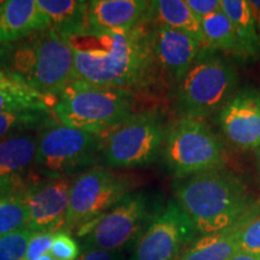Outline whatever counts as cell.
<instances>
[{"instance_id": "1", "label": "cell", "mask_w": 260, "mask_h": 260, "mask_svg": "<svg viewBox=\"0 0 260 260\" xmlns=\"http://www.w3.org/2000/svg\"><path fill=\"white\" fill-rule=\"evenodd\" d=\"M148 21L128 30L84 27L65 35L74 57V81L103 88L144 93L160 80Z\"/></svg>"}, {"instance_id": "2", "label": "cell", "mask_w": 260, "mask_h": 260, "mask_svg": "<svg viewBox=\"0 0 260 260\" xmlns=\"http://www.w3.org/2000/svg\"><path fill=\"white\" fill-rule=\"evenodd\" d=\"M175 200L201 235L243 225L259 213L241 178L225 169L182 178L175 186Z\"/></svg>"}, {"instance_id": "3", "label": "cell", "mask_w": 260, "mask_h": 260, "mask_svg": "<svg viewBox=\"0 0 260 260\" xmlns=\"http://www.w3.org/2000/svg\"><path fill=\"white\" fill-rule=\"evenodd\" d=\"M0 68L31 89L53 96L75 75L69 44L51 25L0 47Z\"/></svg>"}, {"instance_id": "4", "label": "cell", "mask_w": 260, "mask_h": 260, "mask_svg": "<svg viewBox=\"0 0 260 260\" xmlns=\"http://www.w3.org/2000/svg\"><path fill=\"white\" fill-rule=\"evenodd\" d=\"M136 95L73 81L57 95L53 112L58 123L105 136L135 111Z\"/></svg>"}, {"instance_id": "5", "label": "cell", "mask_w": 260, "mask_h": 260, "mask_svg": "<svg viewBox=\"0 0 260 260\" xmlns=\"http://www.w3.org/2000/svg\"><path fill=\"white\" fill-rule=\"evenodd\" d=\"M237 86L235 68L218 51L201 48L190 69L177 84V106L182 117L203 118L220 111Z\"/></svg>"}, {"instance_id": "6", "label": "cell", "mask_w": 260, "mask_h": 260, "mask_svg": "<svg viewBox=\"0 0 260 260\" xmlns=\"http://www.w3.org/2000/svg\"><path fill=\"white\" fill-rule=\"evenodd\" d=\"M162 155L180 180L219 170L225 162L222 142L206 123L190 117H181L169 126Z\"/></svg>"}, {"instance_id": "7", "label": "cell", "mask_w": 260, "mask_h": 260, "mask_svg": "<svg viewBox=\"0 0 260 260\" xmlns=\"http://www.w3.org/2000/svg\"><path fill=\"white\" fill-rule=\"evenodd\" d=\"M132 189L130 178L110 169L96 167L82 172L71 184L64 229H79L80 235L86 236L94 224Z\"/></svg>"}, {"instance_id": "8", "label": "cell", "mask_w": 260, "mask_h": 260, "mask_svg": "<svg viewBox=\"0 0 260 260\" xmlns=\"http://www.w3.org/2000/svg\"><path fill=\"white\" fill-rule=\"evenodd\" d=\"M168 128L159 113L136 112L104 136V159L111 168L152 164L162 152Z\"/></svg>"}, {"instance_id": "9", "label": "cell", "mask_w": 260, "mask_h": 260, "mask_svg": "<svg viewBox=\"0 0 260 260\" xmlns=\"http://www.w3.org/2000/svg\"><path fill=\"white\" fill-rule=\"evenodd\" d=\"M104 136L60 123L47 126L38 139L34 164L50 178L69 177L77 169L89 165L102 151Z\"/></svg>"}, {"instance_id": "10", "label": "cell", "mask_w": 260, "mask_h": 260, "mask_svg": "<svg viewBox=\"0 0 260 260\" xmlns=\"http://www.w3.org/2000/svg\"><path fill=\"white\" fill-rule=\"evenodd\" d=\"M197 234L188 214L176 200H170L140 234L133 260H177Z\"/></svg>"}, {"instance_id": "11", "label": "cell", "mask_w": 260, "mask_h": 260, "mask_svg": "<svg viewBox=\"0 0 260 260\" xmlns=\"http://www.w3.org/2000/svg\"><path fill=\"white\" fill-rule=\"evenodd\" d=\"M151 218L147 195L130 193L94 224L86 235L84 248L119 252L138 240Z\"/></svg>"}, {"instance_id": "12", "label": "cell", "mask_w": 260, "mask_h": 260, "mask_svg": "<svg viewBox=\"0 0 260 260\" xmlns=\"http://www.w3.org/2000/svg\"><path fill=\"white\" fill-rule=\"evenodd\" d=\"M73 181L70 177L51 178L23 190L27 228L31 233H57L64 229Z\"/></svg>"}, {"instance_id": "13", "label": "cell", "mask_w": 260, "mask_h": 260, "mask_svg": "<svg viewBox=\"0 0 260 260\" xmlns=\"http://www.w3.org/2000/svg\"><path fill=\"white\" fill-rule=\"evenodd\" d=\"M218 122L224 136L241 151L260 147V92L246 87L234 93L219 111Z\"/></svg>"}, {"instance_id": "14", "label": "cell", "mask_w": 260, "mask_h": 260, "mask_svg": "<svg viewBox=\"0 0 260 260\" xmlns=\"http://www.w3.org/2000/svg\"><path fill=\"white\" fill-rule=\"evenodd\" d=\"M153 28V48L159 71L177 86L203 47L184 32L167 27Z\"/></svg>"}, {"instance_id": "15", "label": "cell", "mask_w": 260, "mask_h": 260, "mask_svg": "<svg viewBox=\"0 0 260 260\" xmlns=\"http://www.w3.org/2000/svg\"><path fill=\"white\" fill-rule=\"evenodd\" d=\"M149 2L92 0L88 2L87 27L98 30H128L147 21Z\"/></svg>"}, {"instance_id": "16", "label": "cell", "mask_w": 260, "mask_h": 260, "mask_svg": "<svg viewBox=\"0 0 260 260\" xmlns=\"http://www.w3.org/2000/svg\"><path fill=\"white\" fill-rule=\"evenodd\" d=\"M50 27L37 0H5L0 3V47Z\"/></svg>"}, {"instance_id": "17", "label": "cell", "mask_w": 260, "mask_h": 260, "mask_svg": "<svg viewBox=\"0 0 260 260\" xmlns=\"http://www.w3.org/2000/svg\"><path fill=\"white\" fill-rule=\"evenodd\" d=\"M147 21L153 27H167L184 32L205 47L201 21L188 8L186 0L149 2Z\"/></svg>"}, {"instance_id": "18", "label": "cell", "mask_w": 260, "mask_h": 260, "mask_svg": "<svg viewBox=\"0 0 260 260\" xmlns=\"http://www.w3.org/2000/svg\"><path fill=\"white\" fill-rule=\"evenodd\" d=\"M38 139L17 135L0 141V182L18 184V180L34 164Z\"/></svg>"}, {"instance_id": "19", "label": "cell", "mask_w": 260, "mask_h": 260, "mask_svg": "<svg viewBox=\"0 0 260 260\" xmlns=\"http://www.w3.org/2000/svg\"><path fill=\"white\" fill-rule=\"evenodd\" d=\"M243 225L201 235L184 249L177 260H229L239 251V237Z\"/></svg>"}, {"instance_id": "20", "label": "cell", "mask_w": 260, "mask_h": 260, "mask_svg": "<svg viewBox=\"0 0 260 260\" xmlns=\"http://www.w3.org/2000/svg\"><path fill=\"white\" fill-rule=\"evenodd\" d=\"M48 23L64 37L87 27L88 2L84 0H37Z\"/></svg>"}, {"instance_id": "21", "label": "cell", "mask_w": 260, "mask_h": 260, "mask_svg": "<svg viewBox=\"0 0 260 260\" xmlns=\"http://www.w3.org/2000/svg\"><path fill=\"white\" fill-rule=\"evenodd\" d=\"M220 9L232 22L237 38L245 48L246 56L253 57L259 54L260 39L248 0H220Z\"/></svg>"}, {"instance_id": "22", "label": "cell", "mask_w": 260, "mask_h": 260, "mask_svg": "<svg viewBox=\"0 0 260 260\" xmlns=\"http://www.w3.org/2000/svg\"><path fill=\"white\" fill-rule=\"evenodd\" d=\"M205 47L212 48L218 52L246 56L245 48L237 38L232 22L222 11L201 21ZM247 57V56H246Z\"/></svg>"}, {"instance_id": "23", "label": "cell", "mask_w": 260, "mask_h": 260, "mask_svg": "<svg viewBox=\"0 0 260 260\" xmlns=\"http://www.w3.org/2000/svg\"><path fill=\"white\" fill-rule=\"evenodd\" d=\"M51 111L45 110H18L0 112V141L21 135L23 130L37 128L50 121Z\"/></svg>"}, {"instance_id": "24", "label": "cell", "mask_w": 260, "mask_h": 260, "mask_svg": "<svg viewBox=\"0 0 260 260\" xmlns=\"http://www.w3.org/2000/svg\"><path fill=\"white\" fill-rule=\"evenodd\" d=\"M28 212L23 191H14L0 197V236L27 226Z\"/></svg>"}, {"instance_id": "25", "label": "cell", "mask_w": 260, "mask_h": 260, "mask_svg": "<svg viewBox=\"0 0 260 260\" xmlns=\"http://www.w3.org/2000/svg\"><path fill=\"white\" fill-rule=\"evenodd\" d=\"M56 103L57 96L39 92L18 93L0 89V112L18 110H45L52 112Z\"/></svg>"}, {"instance_id": "26", "label": "cell", "mask_w": 260, "mask_h": 260, "mask_svg": "<svg viewBox=\"0 0 260 260\" xmlns=\"http://www.w3.org/2000/svg\"><path fill=\"white\" fill-rule=\"evenodd\" d=\"M34 235L27 226L0 236V260H22Z\"/></svg>"}, {"instance_id": "27", "label": "cell", "mask_w": 260, "mask_h": 260, "mask_svg": "<svg viewBox=\"0 0 260 260\" xmlns=\"http://www.w3.org/2000/svg\"><path fill=\"white\" fill-rule=\"evenodd\" d=\"M50 254L57 260H77L80 246L67 232L54 233Z\"/></svg>"}, {"instance_id": "28", "label": "cell", "mask_w": 260, "mask_h": 260, "mask_svg": "<svg viewBox=\"0 0 260 260\" xmlns=\"http://www.w3.org/2000/svg\"><path fill=\"white\" fill-rule=\"evenodd\" d=\"M239 251L260 254V217L256 216L243 225L239 237Z\"/></svg>"}, {"instance_id": "29", "label": "cell", "mask_w": 260, "mask_h": 260, "mask_svg": "<svg viewBox=\"0 0 260 260\" xmlns=\"http://www.w3.org/2000/svg\"><path fill=\"white\" fill-rule=\"evenodd\" d=\"M53 236L54 233L34 234L29 241L27 251L22 260H39L42 255L50 253Z\"/></svg>"}, {"instance_id": "30", "label": "cell", "mask_w": 260, "mask_h": 260, "mask_svg": "<svg viewBox=\"0 0 260 260\" xmlns=\"http://www.w3.org/2000/svg\"><path fill=\"white\" fill-rule=\"evenodd\" d=\"M186 4L200 21L222 11L220 0H186Z\"/></svg>"}, {"instance_id": "31", "label": "cell", "mask_w": 260, "mask_h": 260, "mask_svg": "<svg viewBox=\"0 0 260 260\" xmlns=\"http://www.w3.org/2000/svg\"><path fill=\"white\" fill-rule=\"evenodd\" d=\"M77 260H121V253L100 248H84Z\"/></svg>"}, {"instance_id": "32", "label": "cell", "mask_w": 260, "mask_h": 260, "mask_svg": "<svg viewBox=\"0 0 260 260\" xmlns=\"http://www.w3.org/2000/svg\"><path fill=\"white\" fill-rule=\"evenodd\" d=\"M249 5H251L253 16H254L255 27L256 31H258L259 39H260V0H248Z\"/></svg>"}, {"instance_id": "33", "label": "cell", "mask_w": 260, "mask_h": 260, "mask_svg": "<svg viewBox=\"0 0 260 260\" xmlns=\"http://www.w3.org/2000/svg\"><path fill=\"white\" fill-rule=\"evenodd\" d=\"M229 260H260V254H253V253L237 251Z\"/></svg>"}, {"instance_id": "34", "label": "cell", "mask_w": 260, "mask_h": 260, "mask_svg": "<svg viewBox=\"0 0 260 260\" xmlns=\"http://www.w3.org/2000/svg\"><path fill=\"white\" fill-rule=\"evenodd\" d=\"M17 190H18V184L0 182V197L10 194V193H14V191H17Z\"/></svg>"}, {"instance_id": "35", "label": "cell", "mask_w": 260, "mask_h": 260, "mask_svg": "<svg viewBox=\"0 0 260 260\" xmlns=\"http://www.w3.org/2000/svg\"><path fill=\"white\" fill-rule=\"evenodd\" d=\"M255 159H256V168H258L259 177H260V147L255 149Z\"/></svg>"}, {"instance_id": "36", "label": "cell", "mask_w": 260, "mask_h": 260, "mask_svg": "<svg viewBox=\"0 0 260 260\" xmlns=\"http://www.w3.org/2000/svg\"><path fill=\"white\" fill-rule=\"evenodd\" d=\"M39 260H57L56 258H53V256H52L50 253H47V254H45V255H42L40 259Z\"/></svg>"}, {"instance_id": "37", "label": "cell", "mask_w": 260, "mask_h": 260, "mask_svg": "<svg viewBox=\"0 0 260 260\" xmlns=\"http://www.w3.org/2000/svg\"><path fill=\"white\" fill-rule=\"evenodd\" d=\"M0 3H2V2H0Z\"/></svg>"}]
</instances>
